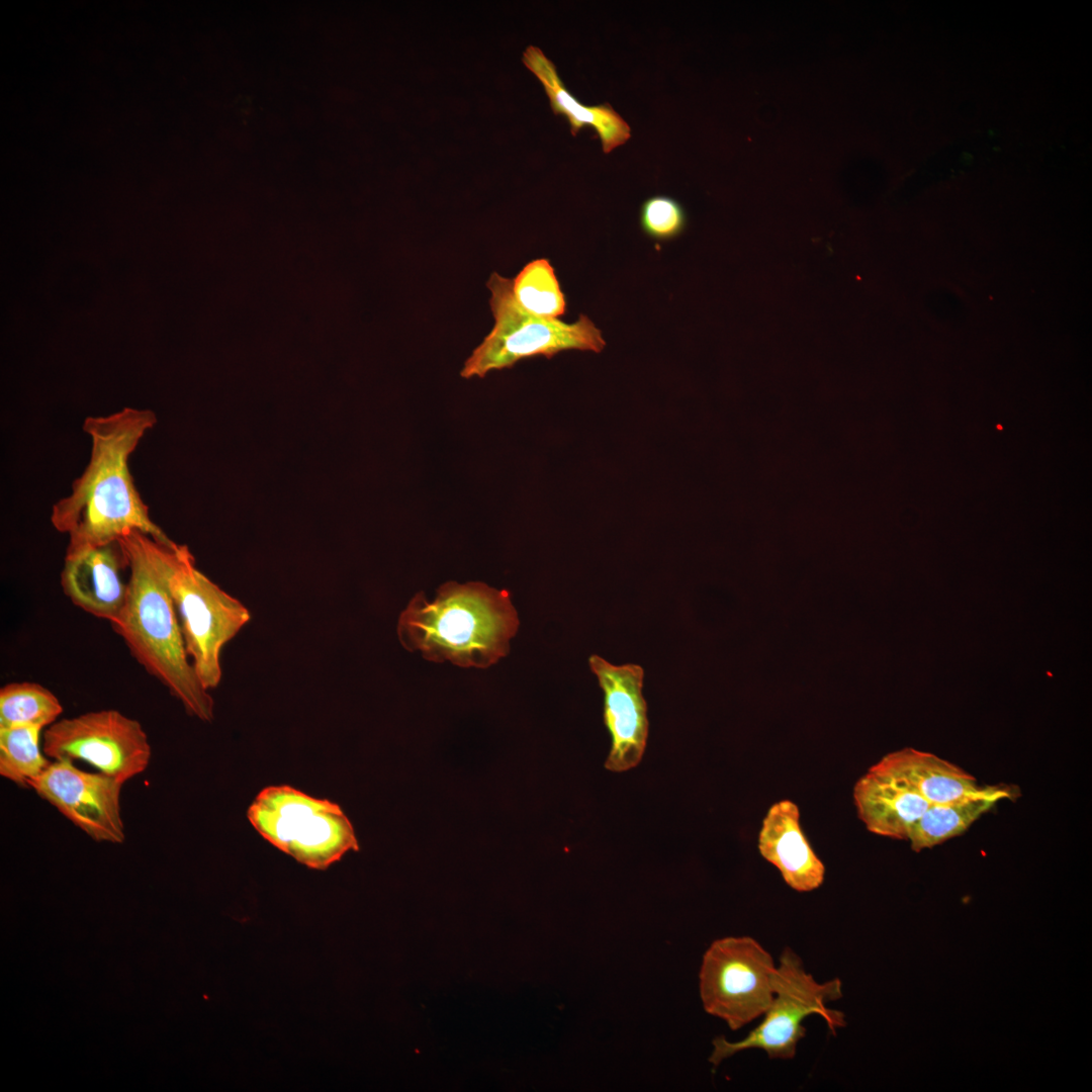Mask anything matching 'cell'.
<instances>
[{"label":"cell","mask_w":1092,"mask_h":1092,"mask_svg":"<svg viewBox=\"0 0 1092 1092\" xmlns=\"http://www.w3.org/2000/svg\"><path fill=\"white\" fill-rule=\"evenodd\" d=\"M156 423L152 411L133 407L85 419L83 430L91 439L89 463L51 514L53 527L69 536L65 557L118 541L132 530L162 543L173 542L152 521L128 466L130 455Z\"/></svg>","instance_id":"obj_1"},{"label":"cell","mask_w":1092,"mask_h":1092,"mask_svg":"<svg viewBox=\"0 0 1092 1092\" xmlns=\"http://www.w3.org/2000/svg\"><path fill=\"white\" fill-rule=\"evenodd\" d=\"M129 577L124 605L111 624L131 656L162 682L186 711L204 722L213 719L214 702L202 686L185 644L169 590L177 544L162 543L132 530L119 540Z\"/></svg>","instance_id":"obj_2"},{"label":"cell","mask_w":1092,"mask_h":1092,"mask_svg":"<svg viewBox=\"0 0 1092 1092\" xmlns=\"http://www.w3.org/2000/svg\"><path fill=\"white\" fill-rule=\"evenodd\" d=\"M519 627L510 593L482 582L442 584L433 600L418 593L401 613L397 635L410 651L461 667L485 668L510 651Z\"/></svg>","instance_id":"obj_3"},{"label":"cell","mask_w":1092,"mask_h":1092,"mask_svg":"<svg viewBox=\"0 0 1092 1092\" xmlns=\"http://www.w3.org/2000/svg\"><path fill=\"white\" fill-rule=\"evenodd\" d=\"M494 326L473 350L460 372L463 378H483L488 372L511 368L537 356L551 358L566 350L600 353L606 346L602 332L585 314L574 323L544 318L522 308L513 295L512 279L493 272L487 283Z\"/></svg>","instance_id":"obj_4"},{"label":"cell","mask_w":1092,"mask_h":1092,"mask_svg":"<svg viewBox=\"0 0 1092 1092\" xmlns=\"http://www.w3.org/2000/svg\"><path fill=\"white\" fill-rule=\"evenodd\" d=\"M247 815L264 839L310 869L325 870L359 849L354 828L338 804L290 786L263 789Z\"/></svg>","instance_id":"obj_5"},{"label":"cell","mask_w":1092,"mask_h":1092,"mask_svg":"<svg viewBox=\"0 0 1092 1092\" xmlns=\"http://www.w3.org/2000/svg\"><path fill=\"white\" fill-rule=\"evenodd\" d=\"M772 986L774 999L762 1022L739 1041L731 1042L724 1036L714 1038L709 1058L711 1064L718 1066L733 1055L750 1049L764 1051L769 1059H793L799 1041L806 1035L802 1023L812 1014L822 1017L833 1034L845 1026L844 1013L827 1007L829 1002L842 997L841 981L835 978L817 982L790 947H786L780 957Z\"/></svg>","instance_id":"obj_6"},{"label":"cell","mask_w":1092,"mask_h":1092,"mask_svg":"<svg viewBox=\"0 0 1092 1092\" xmlns=\"http://www.w3.org/2000/svg\"><path fill=\"white\" fill-rule=\"evenodd\" d=\"M168 584L195 673L207 691L215 689L222 647L250 621V612L199 571L182 545L176 546Z\"/></svg>","instance_id":"obj_7"},{"label":"cell","mask_w":1092,"mask_h":1092,"mask_svg":"<svg viewBox=\"0 0 1092 1092\" xmlns=\"http://www.w3.org/2000/svg\"><path fill=\"white\" fill-rule=\"evenodd\" d=\"M777 967L770 953L750 936L714 940L699 974L705 1011L737 1030L763 1015L774 999Z\"/></svg>","instance_id":"obj_8"},{"label":"cell","mask_w":1092,"mask_h":1092,"mask_svg":"<svg viewBox=\"0 0 1092 1092\" xmlns=\"http://www.w3.org/2000/svg\"><path fill=\"white\" fill-rule=\"evenodd\" d=\"M41 748L53 760H84L122 784L144 772L152 757L141 723L112 709L57 720L46 728Z\"/></svg>","instance_id":"obj_9"},{"label":"cell","mask_w":1092,"mask_h":1092,"mask_svg":"<svg viewBox=\"0 0 1092 1092\" xmlns=\"http://www.w3.org/2000/svg\"><path fill=\"white\" fill-rule=\"evenodd\" d=\"M122 783L103 772H88L70 760H53L29 788L97 842L125 839L120 809Z\"/></svg>","instance_id":"obj_10"},{"label":"cell","mask_w":1092,"mask_h":1092,"mask_svg":"<svg viewBox=\"0 0 1092 1092\" xmlns=\"http://www.w3.org/2000/svg\"><path fill=\"white\" fill-rule=\"evenodd\" d=\"M588 663L604 693V722L611 736L605 767L615 772L629 770L641 761L648 736L643 668L633 663L614 665L596 654Z\"/></svg>","instance_id":"obj_11"},{"label":"cell","mask_w":1092,"mask_h":1092,"mask_svg":"<svg viewBox=\"0 0 1092 1092\" xmlns=\"http://www.w3.org/2000/svg\"><path fill=\"white\" fill-rule=\"evenodd\" d=\"M126 558L119 541L88 548L65 557L61 586L70 601L86 613L112 624L127 594L121 578Z\"/></svg>","instance_id":"obj_12"},{"label":"cell","mask_w":1092,"mask_h":1092,"mask_svg":"<svg viewBox=\"0 0 1092 1092\" xmlns=\"http://www.w3.org/2000/svg\"><path fill=\"white\" fill-rule=\"evenodd\" d=\"M757 847L793 890L811 892L823 884L825 866L803 832L795 802L785 799L769 807L761 822Z\"/></svg>","instance_id":"obj_13"},{"label":"cell","mask_w":1092,"mask_h":1092,"mask_svg":"<svg viewBox=\"0 0 1092 1092\" xmlns=\"http://www.w3.org/2000/svg\"><path fill=\"white\" fill-rule=\"evenodd\" d=\"M870 770L894 780L931 805L961 802L988 788L952 762L913 748L883 756Z\"/></svg>","instance_id":"obj_14"},{"label":"cell","mask_w":1092,"mask_h":1092,"mask_svg":"<svg viewBox=\"0 0 1092 1092\" xmlns=\"http://www.w3.org/2000/svg\"><path fill=\"white\" fill-rule=\"evenodd\" d=\"M522 61L543 86L552 112L566 118L573 136L579 130L592 127L605 154L626 144L631 138L630 125L609 102L584 105L576 99L560 78L555 64L538 47L529 46L523 53Z\"/></svg>","instance_id":"obj_15"},{"label":"cell","mask_w":1092,"mask_h":1092,"mask_svg":"<svg viewBox=\"0 0 1092 1092\" xmlns=\"http://www.w3.org/2000/svg\"><path fill=\"white\" fill-rule=\"evenodd\" d=\"M857 816L866 828L880 836L907 840L912 824L931 805L894 780L868 770L852 791Z\"/></svg>","instance_id":"obj_16"},{"label":"cell","mask_w":1092,"mask_h":1092,"mask_svg":"<svg viewBox=\"0 0 1092 1092\" xmlns=\"http://www.w3.org/2000/svg\"><path fill=\"white\" fill-rule=\"evenodd\" d=\"M1017 788L1007 785L988 788L969 799L947 805H930L908 833L911 849L920 852L963 834L977 819L1003 799L1014 800Z\"/></svg>","instance_id":"obj_17"},{"label":"cell","mask_w":1092,"mask_h":1092,"mask_svg":"<svg viewBox=\"0 0 1092 1092\" xmlns=\"http://www.w3.org/2000/svg\"><path fill=\"white\" fill-rule=\"evenodd\" d=\"M62 713L59 699L39 684L10 682L0 690V728L32 725L42 729Z\"/></svg>","instance_id":"obj_18"},{"label":"cell","mask_w":1092,"mask_h":1092,"mask_svg":"<svg viewBox=\"0 0 1092 1092\" xmlns=\"http://www.w3.org/2000/svg\"><path fill=\"white\" fill-rule=\"evenodd\" d=\"M513 295L526 311L544 318H558L567 302L550 261L539 258L527 263L512 279Z\"/></svg>","instance_id":"obj_19"},{"label":"cell","mask_w":1092,"mask_h":1092,"mask_svg":"<svg viewBox=\"0 0 1092 1092\" xmlns=\"http://www.w3.org/2000/svg\"><path fill=\"white\" fill-rule=\"evenodd\" d=\"M42 729L32 725L0 728V775L21 788H29L51 763L39 745Z\"/></svg>","instance_id":"obj_20"},{"label":"cell","mask_w":1092,"mask_h":1092,"mask_svg":"<svg viewBox=\"0 0 1092 1092\" xmlns=\"http://www.w3.org/2000/svg\"><path fill=\"white\" fill-rule=\"evenodd\" d=\"M639 222L642 232L656 242L674 240L687 226L684 206L673 197L654 195L645 199L640 207Z\"/></svg>","instance_id":"obj_21"}]
</instances>
